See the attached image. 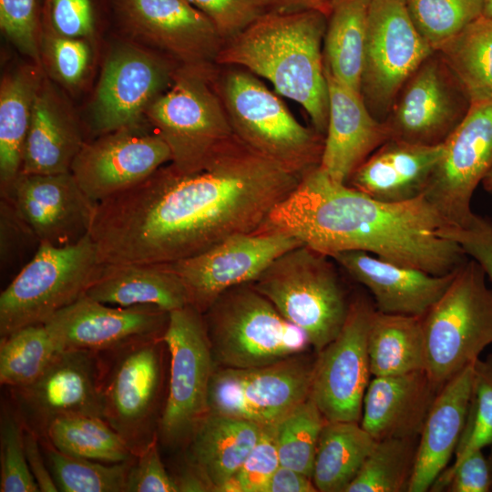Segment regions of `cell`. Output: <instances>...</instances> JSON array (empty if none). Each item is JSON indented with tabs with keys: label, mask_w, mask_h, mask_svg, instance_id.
<instances>
[{
	"label": "cell",
	"mask_w": 492,
	"mask_h": 492,
	"mask_svg": "<svg viewBox=\"0 0 492 492\" xmlns=\"http://www.w3.org/2000/svg\"><path fill=\"white\" fill-rule=\"evenodd\" d=\"M302 177L233 134L199 169L169 162L97 202L89 235L105 264L173 262L258 230Z\"/></svg>",
	"instance_id": "cell-1"
},
{
	"label": "cell",
	"mask_w": 492,
	"mask_h": 492,
	"mask_svg": "<svg viewBox=\"0 0 492 492\" xmlns=\"http://www.w3.org/2000/svg\"><path fill=\"white\" fill-rule=\"evenodd\" d=\"M447 226L424 195L403 202L381 201L334 181L317 166L261 228L285 232L330 257L361 251L445 275L468 258L457 242L441 234Z\"/></svg>",
	"instance_id": "cell-2"
},
{
	"label": "cell",
	"mask_w": 492,
	"mask_h": 492,
	"mask_svg": "<svg viewBox=\"0 0 492 492\" xmlns=\"http://www.w3.org/2000/svg\"><path fill=\"white\" fill-rule=\"evenodd\" d=\"M327 15L318 10L266 12L225 41L215 63L244 68L300 104L325 135L329 97L323 45Z\"/></svg>",
	"instance_id": "cell-3"
},
{
	"label": "cell",
	"mask_w": 492,
	"mask_h": 492,
	"mask_svg": "<svg viewBox=\"0 0 492 492\" xmlns=\"http://www.w3.org/2000/svg\"><path fill=\"white\" fill-rule=\"evenodd\" d=\"M217 87L233 133L249 147L300 176L320 165L324 136L301 124L257 76L219 66Z\"/></svg>",
	"instance_id": "cell-4"
},
{
	"label": "cell",
	"mask_w": 492,
	"mask_h": 492,
	"mask_svg": "<svg viewBox=\"0 0 492 492\" xmlns=\"http://www.w3.org/2000/svg\"><path fill=\"white\" fill-rule=\"evenodd\" d=\"M215 366L248 368L305 353L304 332L251 283L223 292L202 313Z\"/></svg>",
	"instance_id": "cell-5"
},
{
	"label": "cell",
	"mask_w": 492,
	"mask_h": 492,
	"mask_svg": "<svg viewBox=\"0 0 492 492\" xmlns=\"http://www.w3.org/2000/svg\"><path fill=\"white\" fill-rule=\"evenodd\" d=\"M333 259L306 245L276 258L252 282L319 353L340 333L350 305Z\"/></svg>",
	"instance_id": "cell-6"
},
{
	"label": "cell",
	"mask_w": 492,
	"mask_h": 492,
	"mask_svg": "<svg viewBox=\"0 0 492 492\" xmlns=\"http://www.w3.org/2000/svg\"><path fill=\"white\" fill-rule=\"evenodd\" d=\"M425 371L443 386L475 364L492 343V287L482 267L467 258L423 316Z\"/></svg>",
	"instance_id": "cell-7"
},
{
	"label": "cell",
	"mask_w": 492,
	"mask_h": 492,
	"mask_svg": "<svg viewBox=\"0 0 492 492\" xmlns=\"http://www.w3.org/2000/svg\"><path fill=\"white\" fill-rule=\"evenodd\" d=\"M104 266L89 233L66 247L41 242L0 294V337L45 323L85 295Z\"/></svg>",
	"instance_id": "cell-8"
},
{
	"label": "cell",
	"mask_w": 492,
	"mask_h": 492,
	"mask_svg": "<svg viewBox=\"0 0 492 492\" xmlns=\"http://www.w3.org/2000/svg\"><path fill=\"white\" fill-rule=\"evenodd\" d=\"M218 67L216 63L179 65L169 87L145 113L169 146L170 163L181 171L199 169L234 134L217 87Z\"/></svg>",
	"instance_id": "cell-9"
},
{
	"label": "cell",
	"mask_w": 492,
	"mask_h": 492,
	"mask_svg": "<svg viewBox=\"0 0 492 492\" xmlns=\"http://www.w3.org/2000/svg\"><path fill=\"white\" fill-rule=\"evenodd\" d=\"M163 336L104 352L103 419L137 456L158 440L162 414Z\"/></svg>",
	"instance_id": "cell-10"
},
{
	"label": "cell",
	"mask_w": 492,
	"mask_h": 492,
	"mask_svg": "<svg viewBox=\"0 0 492 492\" xmlns=\"http://www.w3.org/2000/svg\"><path fill=\"white\" fill-rule=\"evenodd\" d=\"M163 340L170 364L158 439L177 447L190 444L209 413V386L215 364L203 315L191 305L169 313Z\"/></svg>",
	"instance_id": "cell-11"
},
{
	"label": "cell",
	"mask_w": 492,
	"mask_h": 492,
	"mask_svg": "<svg viewBox=\"0 0 492 492\" xmlns=\"http://www.w3.org/2000/svg\"><path fill=\"white\" fill-rule=\"evenodd\" d=\"M314 361L302 353L257 367L215 366L209 386V412L261 426L275 425L309 397Z\"/></svg>",
	"instance_id": "cell-12"
},
{
	"label": "cell",
	"mask_w": 492,
	"mask_h": 492,
	"mask_svg": "<svg viewBox=\"0 0 492 492\" xmlns=\"http://www.w3.org/2000/svg\"><path fill=\"white\" fill-rule=\"evenodd\" d=\"M434 51L415 27L405 0H372L360 93L374 118L385 121L405 82Z\"/></svg>",
	"instance_id": "cell-13"
},
{
	"label": "cell",
	"mask_w": 492,
	"mask_h": 492,
	"mask_svg": "<svg viewBox=\"0 0 492 492\" xmlns=\"http://www.w3.org/2000/svg\"><path fill=\"white\" fill-rule=\"evenodd\" d=\"M471 106L452 70L434 51L405 82L384 124L390 138L439 146L463 121Z\"/></svg>",
	"instance_id": "cell-14"
},
{
	"label": "cell",
	"mask_w": 492,
	"mask_h": 492,
	"mask_svg": "<svg viewBox=\"0 0 492 492\" xmlns=\"http://www.w3.org/2000/svg\"><path fill=\"white\" fill-rule=\"evenodd\" d=\"M374 307L364 297L350 302L338 335L317 353L309 397L326 421L359 422L370 383L367 339Z\"/></svg>",
	"instance_id": "cell-15"
},
{
	"label": "cell",
	"mask_w": 492,
	"mask_h": 492,
	"mask_svg": "<svg viewBox=\"0 0 492 492\" xmlns=\"http://www.w3.org/2000/svg\"><path fill=\"white\" fill-rule=\"evenodd\" d=\"M300 245L285 232L259 228L200 254L162 264L180 278L190 305L203 313L223 292L254 282L276 258Z\"/></svg>",
	"instance_id": "cell-16"
},
{
	"label": "cell",
	"mask_w": 492,
	"mask_h": 492,
	"mask_svg": "<svg viewBox=\"0 0 492 492\" xmlns=\"http://www.w3.org/2000/svg\"><path fill=\"white\" fill-rule=\"evenodd\" d=\"M492 168V101L474 104L443 143L441 158L424 197L453 227H466L475 213L471 201Z\"/></svg>",
	"instance_id": "cell-17"
},
{
	"label": "cell",
	"mask_w": 492,
	"mask_h": 492,
	"mask_svg": "<svg viewBox=\"0 0 492 492\" xmlns=\"http://www.w3.org/2000/svg\"><path fill=\"white\" fill-rule=\"evenodd\" d=\"M100 353L60 351L31 384L12 388L25 427L43 437L56 418L85 415L103 418Z\"/></svg>",
	"instance_id": "cell-18"
},
{
	"label": "cell",
	"mask_w": 492,
	"mask_h": 492,
	"mask_svg": "<svg viewBox=\"0 0 492 492\" xmlns=\"http://www.w3.org/2000/svg\"><path fill=\"white\" fill-rule=\"evenodd\" d=\"M131 45L107 59L92 106V128L98 135L139 126L149 107L171 85L176 65Z\"/></svg>",
	"instance_id": "cell-19"
},
{
	"label": "cell",
	"mask_w": 492,
	"mask_h": 492,
	"mask_svg": "<svg viewBox=\"0 0 492 492\" xmlns=\"http://www.w3.org/2000/svg\"><path fill=\"white\" fill-rule=\"evenodd\" d=\"M170 161L164 139L137 126L86 142L70 171L86 195L97 203L141 182Z\"/></svg>",
	"instance_id": "cell-20"
},
{
	"label": "cell",
	"mask_w": 492,
	"mask_h": 492,
	"mask_svg": "<svg viewBox=\"0 0 492 492\" xmlns=\"http://www.w3.org/2000/svg\"><path fill=\"white\" fill-rule=\"evenodd\" d=\"M169 313L156 306L120 307L83 295L44 324L58 351L104 353L162 337Z\"/></svg>",
	"instance_id": "cell-21"
},
{
	"label": "cell",
	"mask_w": 492,
	"mask_h": 492,
	"mask_svg": "<svg viewBox=\"0 0 492 492\" xmlns=\"http://www.w3.org/2000/svg\"><path fill=\"white\" fill-rule=\"evenodd\" d=\"M121 25L179 65L215 63L223 40L188 0H115Z\"/></svg>",
	"instance_id": "cell-22"
},
{
	"label": "cell",
	"mask_w": 492,
	"mask_h": 492,
	"mask_svg": "<svg viewBox=\"0 0 492 492\" xmlns=\"http://www.w3.org/2000/svg\"><path fill=\"white\" fill-rule=\"evenodd\" d=\"M1 198L13 204L40 243L56 247L75 244L89 233L97 205L71 171L20 173Z\"/></svg>",
	"instance_id": "cell-23"
},
{
	"label": "cell",
	"mask_w": 492,
	"mask_h": 492,
	"mask_svg": "<svg viewBox=\"0 0 492 492\" xmlns=\"http://www.w3.org/2000/svg\"><path fill=\"white\" fill-rule=\"evenodd\" d=\"M325 76L329 112L319 166L334 181L347 183L356 169L390 139V134L384 122L370 113L359 92L326 69Z\"/></svg>",
	"instance_id": "cell-24"
},
{
	"label": "cell",
	"mask_w": 492,
	"mask_h": 492,
	"mask_svg": "<svg viewBox=\"0 0 492 492\" xmlns=\"http://www.w3.org/2000/svg\"><path fill=\"white\" fill-rule=\"evenodd\" d=\"M372 293L376 311L423 317L448 288L456 271L434 275L361 251L331 256Z\"/></svg>",
	"instance_id": "cell-25"
},
{
	"label": "cell",
	"mask_w": 492,
	"mask_h": 492,
	"mask_svg": "<svg viewBox=\"0 0 492 492\" xmlns=\"http://www.w3.org/2000/svg\"><path fill=\"white\" fill-rule=\"evenodd\" d=\"M442 387L425 370L374 376L364 394L361 425L376 441L419 438Z\"/></svg>",
	"instance_id": "cell-26"
},
{
	"label": "cell",
	"mask_w": 492,
	"mask_h": 492,
	"mask_svg": "<svg viewBox=\"0 0 492 492\" xmlns=\"http://www.w3.org/2000/svg\"><path fill=\"white\" fill-rule=\"evenodd\" d=\"M443 151L390 138L353 173L352 188L381 201L403 202L424 195Z\"/></svg>",
	"instance_id": "cell-27"
},
{
	"label": "cell",
	"mask_w": 492,
	"mask_h": 492,
	"mask_svg": "<svg viewBox=\"0 0 492 492\" xmlns=\"http://www.w3.org/2000/svg\"><path fill=\"white\" fill-rule=\"evenodd\" d=\"M472 378L473 364L452 377L439 391L418 438L407 492L430 490L455 456L466 422Z\"/></svg>",
	"instance_id": "cell-28"
},
{
	"label": "cell",
	"mask_w": 492,
	"mask_h": 492,
	"mask_svg": "<svg viewBox=\"0 0 492 492\" xmlns=\"http://www.w3.org/2000/svg\"><path fill=\"white\" fill-rule=\"evenodd\" d=\"M85 143L68 108L54 87L42 81L32 107L20 173L69 172Z\"/></svg>",
	"instance_id": "cell-29"
},
{
	"label": "cell",
	"mask_w": 492,
	"mask_h": 492,
	"mask_svg": "<svg viewBox=\"0 0 492 492\" xmlns=\"http://www.w3.org/2000/svg\"><path fill=\"white\" fill-rule=\"evenodd\" d=\"M86 295L108 305H149L168 313L190 305L182 281L162 263L105 264Z\"/></svg>",
	"instance_id": "cell-30"
},
{
	"label": "cell",
	"mask_w": 492,
	"mask_h": 492,
	"mask_svg": "<svg viewBox=\"0 0 492 492\" xmlns=\"http://www.w3.org/2000/svg\"><path fill=\"white\" fill-rule=\"evenodd\" d=\"M262 429L248 420L209 412L190 441L191 463L214 491L220 492L255 446Z\"/></svg>",
	"instance_id": "cell-31"
},
{
	"label": "cell",
	"mask_w": 492,
	"mask_h": 492,
	"mask_svg": "<svg viewBox=\"0 0 492 492\" xmlns=\"http://www.w3.org/2000/svg\"><path fill=\"white\" fill-rule=\"evenodd\" d=\"M42 81L34 67L5 75L0 85V190L5 193L21 172L32 107Z\"/></svg>",
	"instance_id": "cell-32"
},
{
	"label": "cell",
	"mask_w": 492,
	"mask_h": 492,
	"mask_svg": "<svg viewBox=\"0 0 492 492\" xmlns=\"http://www.w3.org/2000/svg\"><path fill=\"white\" fill-rule=\"evenodd\" d=\"M367 347L374 377L425 370L423 317L384 313L374 309Z\"/></svg>",
	"instance_id": "cell-33"
},
{
	"label": "cell",
	"mask_w": 492,
	"mask_h": 492,
	"mask_svg": "<svg viewBox=\"0 0 492 492\" xmlns=\"http://www.w3.org/2000/svg\"><path fill=\"white\" fill-rule=\"evenodd\" d=\"M371 2L335 0L327 15L323 36L324 68L359 93Z\"/></svg>",
	"instance_id": "cell-34"
},
{
	"label": "cell",
	"mask_w": 492,
	"mask_h": 492,
	"mask_svg": "<svg viewBox=\"0 0 492 492\" xmlns=\"http://www.w3.org/2000/svg\"><path fill=\"white\" fill-rule=\"evenodd\" d=\"M375 442L357 422L326 421L320 434L312 473L317 491L345 492Z\"/></svg>",
	"instance_id": "cell-35"
},
{
	"label": "cell",
	"mask_w": 492,
	"mask_h": 492,
	"mask_svg": "<svg viewBox=\"0 0 492 492\" xmlns=\"http://www.w3.org/2000/svg\"><path fill=\"white\" fill-rule=\"evenodd\" d=\"M472 105L492 101V19L479 16L436 50Z\"/></svg>",
	"instance_id": "cell-36"
},
{
	"label": "cell",
	"mask_w": 492,
	"mask_h": 492,
	"mask_svg": "<svg viewBox=\"0 0 492 492\" xmlns=\"http://www.w3.org/2000/svg\"><path fill=\"white\" fill-rule=\"evenodd\" d=\"M43 438L56 450L68 456L104 463L133 459L121 436L101 417L72 415L55 419Z\"/></svg>",
	"instance_id": "cell-37"
},
{
	"label": "cell",
	"mask_w": 492,
	"mask_h": 492,
	"mask_svg": "<svg viewBox=\"0 0 492 492\" xmlns=\"http://www.w3.org/2000/svg\"><path fill=\"white\" fill-rule=\"evenodd\" d=\"M58 352L44 323L23 327L1 338V384L18 388L31 384Z\"/></svg>",
	"instance_id": "cell-38"
},
{
	"label": "cell",
	"mask_w": 492,
	"mask_h": 492,
	"mask_svg": "<svg viewBox=\"0 0 492 492\" xmlns=\"http://www.w3.org/2000/svg\"><path fill=\"white\" fill-rule=\"evenodd\" d=\"M418 438L376 441L345 492L407 491L414 471Z\"/></svg>",
	"instance_id": "cell-39"
},
{
	"label": "cell",
	"mask_w": 492,
	"mask_h": 492,
	"mask_svg": "<svg viewBox=\"0 0 492 492\" xmlns=\"http://www.w3.org/2000/svg\"><path fill=\"white\" fill-rule=\"evenodd\" d=\"M44 455L61 492H126L131 459L104 463L66 455L48 444Z\"/></svg>",
	"instance_id": "cell-40"
},
{
	"label": "cell",
	"mask_w": 492,
	"mask_h": 492,
	"mask_svg": "<svg viewBox=\"0 0 492 492\" xmlns=\"http://www.w3.org/2000/svg\"><path fill=\"white\" fill-rule=\"evenodd\" d=\"M325 422L310 397L280 419L274 425L280 464L312 478L318 441Z\"/></svg>",
	"instance_id": "cell-41"
},
{
	"label": "cell",
	"mask_w": 492,
	"mask_h": 492,
	"mask_svg": "<svg viewBox=\"0 0 492 492\" xmlns=\"http://www.w3.org/2000/svg\"><path fill=\"white\" fill-rule=\"evenodd\" d=\"M405 4L420 36L436 51L482 15L484 0H405Z\"/></svg>",
	"instance_id": "cell-42"
},
{
	"label": "cell",
	"mask_w": 492,
	"mask_h": 492,
	"mask_svg": "<svg viewBox=\"0 0 492 492\" xmlns=\"http://www.w3.org/2000/svg\"><path fill=\"white\" fill-rule=\"evenodd\" d=\"M492 443V355L473 364L471 395L465 425L456 446L454 462Z\"/></svg>",
	"instance_id": "cell-43"
},
{
	"label": "cell",
	"mask_w": 492,
	"mask_h": 492,
	"mask_svg": "<svg viewBox=\"0 0 492 492\" xmlns=\"http://www.w3.org/2000/svg\"><path fill=\"white\" fill-rule=\"evenodd\" d=\"M26 427L18 415L2 409L0 422V491L38 492L25 446Z\"/></svg>",
	"instance_id": "cell-44"
},
{
	"label": "cell",
	"mask_w": 492,
	"mask_h": 492,
	"mask_svg": "<svg viewBox=\"0 0 492 492\" xmlns=\"http://www.w3.org/2000/svg\"><path fill=\"white\" fill-rule=\"evenodd\" d=\"M280 465L274 425L263 426L255 446L220 492H263Z\"/></svg>",
	"instance_id": "cell-45"
},
{
	"label": "cell",
	"mask_w": 492,
	"mask_h": 492,
	"mask_svg": "<svg viewBox=\"0 0 492 492\" xmlns=\"http://www.w3.org/2000/svg\"><path fill=\"white\" fill-rule=\"evenodd\" d=\"M45 27L42 50L52 74L64 85H78L89 64L88 46L82 38L65 36Z\"/></svg>",
	"instance_id": "cell-46"
},
{
	"label": "cell",
	"mask_w": 492,
	"mask_h": 492,
	"mask_svg": "<svg viewBox=\"0 0 492 492\" xmlns=\"http://www.w3.org/2000/svg\"><path fill=\"white\" fill-rule=\"evenodd\" d=\"M0 27L23 54L39 66L37 0H0Z\"/></svg>",
	"instance_id": "cell-47"
},
{
	"label": "cell",
	"mask_w": 492,
	"mask_h": 492,
	"mask_svg": "<svg viewBox=\"0 0 492 492\" xmlns=\"http://www.w3.org/2000/svg\"><path fill=\"white\" fill-rule=\"evenodd\" d=\"M212 23L223 43L264 14L260 0H188Z\"/></svg>",
	"instance_id": "cell-48"
},
{
	"label": "cell",
	"mask_w": 492,
	"mask_h": 492,
	"mask_svg": "<svg viewBox=\"0 0 492 492\" xmlns=\"http://www.w3.org/2000/svg\"><path fill=\"white\" fill-rule=\"evenodd\" d=\"M488 492L492 478L487 457L483 450L466 456L457 465L446 467L435 480L430 491Z\"/></svg>",
	"instance_id": "cell-49"
},
{
	"label": "cell",
	"mask_w": 492,
	"mask_h": 492,
	"mask_svg": "<svg viewBox=\"0 0 492 492\" xmlns=\"http://www.w3.org/2000/svg\"><path fill=\"white\" fill-rule=\"evenodd\" d=\"M158 440L135 456L128 474L126 492H179L175 478L161 460Z\"/></svg>",
	"instance_id": "cell-50"
},
{
	"label": "cell",
	"mask_w": 492,
	"mask_h": 492,
	"mask_svg": "<svg viewBox=\"0 0 492 492\" xmlns=\"http://www.w3.org/2000/svg\"><path fill=\"white\" fill-rule=\"evenodd\" d=\"M442 235L457 242L482 267L492 287V221L475 214L466 227L447 226Z\"/></svg>",
	"instance_id": "cell-51"
},
{
	"label": "cell",
	"mask_w": 492,
	"mask_h": 492,
	"mask_svg": "<svg viewBox=\"0 0 492 492\" xmlns=\"http://www.w3.org/2000/svg\"><path fill=\"white\" fill-rule=\"evenodd\" d=\"M50 21L60 35L84 38L94 32L90 0H51Z\"/></svg>",
	"instance_id": "cell-52"
},
{
	"label": "cell",
	"mask_w": 492,
	"mask_h": 492,
	"mask_svg": "<svg viewBox=\"0 0 492 492\" xmlns=\"http://www.w3.org/2000/svg\"><path fill=\"white\" fill-rule=\"evenodd\" d=\"M39 436L30 430L25 432V446L30 471L41 492H57V487L46 460L42 456Z\"/></svg>",
	"instance_id": "cell-53"
},
{
	"label": "cell",
	"mask_w": 492,
	"mask_h": 492,
	"mask_svg": "<svg viewBox=\"0 0 492 492\" xmlns=\"http://www.w3.org/2000/svg\"><path fill=\"white\" fill-rule=\"evenodd\" d=\"M311 477L280 465L267 482L263 492H316Z\"/></svg>",
	"instance_id": "cell-54"
},
{
	"label": "cell",
	"mask_w": 492,
	"mask_h": 492,
	"mask_svg": "<svg viewBox=\"0 0 492 492\" xmlns=\"http://www.w3.org/2000/svg\"><path fill=\"white\" fill-rule=\"evenodd\" d=\"M335 0H260L264 12L292 13L318 10L327 15Z\"/></svg>",
	"instance_id": "cell-55"
},
{
	"label": "cell",
	"mask_w": 492,
	"mask_h": 492,
	"mask_svg": "<svg viewBox=\"0 0 492 492\" xmlns=\"http://www.w3.org/2000/svg\"><path fill=\"white\" fill-rule=\"evenodd\" d=\"M174 478L179 492L214 491L212 485L193 463H191L190 469Z\"/></svg>",
	"instance_id": "cell-56"
},
{
	"label": "cell",
	"mask_w": 492,
	"mask_h": 492,
	"mask_svg": "<svg viewBox=\"0 0 492 492\" xmlns=\"http://www.w3.org/2000/svg\"><path fill=\"white\" fill-rule=\"evenodd\" d=\"M484 190L492 197V168L482 181Z\"/></svg>",
	"instance_id": "cell-57"
},
{
	"label": "cell",
	"mask_w": 492,
	"mask_h": 492,
	"mask_svg": "<svg viewBox=\"0 0 492 492\" xmlns=\"http://www.w3.org/2000/svg\"><path fill=\"white\" fill-rule=\"evenodd\" d=\"M482 15L492 19V0H484Z\"/></svg>",
	"instance_id": "cell-58"
},
{
	"label": "cell",
	"mask_w": 492,
	"mask_h": 492,
	"mask_svg": "<svg viewBox=\"0 0 492 492\" xmlns=\"http://www.w3.org/2000/svg\"><path fill=\"white\" fill-rule=\"evenodd\" d=\"M489 446H490V453H489V456H487V460H488L490 472H491V478H492V443Z\"/></svg>",
	"instance_id": "cell-59"
}]
</instances>
